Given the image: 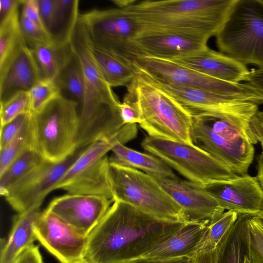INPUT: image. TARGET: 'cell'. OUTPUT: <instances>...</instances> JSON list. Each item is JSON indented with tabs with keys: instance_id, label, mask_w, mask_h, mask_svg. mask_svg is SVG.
I'll list each match as a JSON object with an SVG mask.
<instances>
[{
	"instance_id": "cell-51",
	"label": "cell",
	"mask_w": 263,
	"mask_h": 263,
	"mask_svg": "<svg viewBox=\"0 0 263 263\" xmlns=\"http://www.w3.org/2000/svg\"><path fill=\"white\" fill-rule=\"evenodd\" d=\"M248 260H248V263H251V262H250V259H249Z\"/></svg>"
},
{
	"instance_id": "cell-20",
	"label": "cell",
	"mask_w": 263,
	"mask_h": 263,
	"mask_svg": "<svg viewBox=\"0 0 263 263\" xmlns=\"http://www.w3.org/2000/svg\"><path fill=\"white\" fill-rule=\"evenodd\" d=\"M174 61L205 75L231 83L245 81L250 70L246 65L208 46Z\"/></svg>"
},
{
	"instance_id": "cell-11",
	"label": "cell",
	"mask_w": 263,
	"mask_h": 263,
	"mask_svg": "<svg viewBox=\"0 0 263 263\" xmlns=\"http://www.w3.org/2000/svg\"><path fill=\"white\" fill-rule=\"evenodd\" d=\"M133 66L137 71L157 82L242 99L258 105L263 104V96L247 83L218 80L173 61L141 55L136 58Z\"/></svg>"
},
{
	"instance_id": "cell-24",
	"label": "cell",
	"mask_w": 263,
	"mask_h": 263,
	"mask_svg": "<svg viewBox=\"0 0 263 263\" xmlns=\"http://www.w3.org/2000/svg\"><path fill=\"white\" fill-rule=\"evenodd\" d=\"M41 212L36 208L18 214L13 220L12 229L1 250L0 263H14L26 250L37 240L34 225Z\"/></svg>"
},
{
	"instance_id": "cell-33",
	"label": "cell",
	"mask_w": 263,
	"mask_h": 263,
	"mask_svg": "<svg viewBox=\"0 0 263 263\" xmlns=\"http://www.w3.org/2000/svg\"><path fill=\"white\" fill-rule=\"evenodd\" d=\"M0 104L1 126L21 115L32 112L28 91H20Z\"/></svg>"
},
{
	"instance_id": "cell-9",
	"label": "cell",
	"mask_w": 263,
	"mask_h": 263,
	"mask_svg": "<svg viewBox=\"0 0 263 263\" xmlns=\"http://www.w3.org/2000/svg\"><path fill=\"white\" fill-rule=\"evenodd\" d=\"M114 201H120L157 219L186 222L181 208L149 175L109 163Z\"/></svg>"
},
{
	"instance_id": "cell-13",
	"label": "cell",
	"mask_w": 263,
	"mask_h": 263,
	"mask_svg": "<svg viewBox=\"0 0 263 263\" xmlns=\"http://www.w3.org/2000/svg\"><path fill=\"white\" fill-rule=\"evenodd\" d=\"M85 147L77 149L62 161H45L37 166L8 189L4 196L7 202L18 214L40 208Z\"/></svg>"
},
{
	"instance_id": "cell-31",
	"label": "cell",
	"mask_w": 263,
	"mask_h": 263,
	"mask_svg": "<svg viewBox=\"0 0 263 263\" xmlns=\"http://www.w3.org/2000/svg\"><path fill=\"white\" fill-rule=\"evenodd\" d=\"M238 214L233 211L223 212L208 226V229L197 253L216 248L236 220Z\"/></svg>"
},
{
	"instance_id": "cell-27",
	"label": "cell",
	"mask_w": 263,
	"mask_h": 263,
	"mask_svg": "<svg viewBox=\"0 0 263 263\" xmlns=\"http://www.w3.org/2000/svg\"><path fill=\"white\" fill-rule=\"evenodd\" d=\"M19 9L0 20V71L27 45L20 22Z\"/></svg>"
},
{
	"instance_id": "cell-7",
	"label": "cell",
	"mask_w": 263,
	"mask_h": 263,
	"mask_svg": "<svg viewBox=\"0 0 263 263\" xmlns=\"http://www.w3.org/2000/svg\"><path fill=\"white\" fill-rule=\"evenodd\" d=\"M137 124H126L113 136L97 141L81 153L71 165L54 190L68 194L94 195L113 199L107 154L118 143L125 144L135 138Z\"/></svg>"
},
{
	"instance_id": "cell-30",
	"label": "cell",
	"mask_w": 263,
	"mask_h": 263,
	"mask_svg": "<svg viewBox=\"0 0 263 263\" xmlns=\"http://www.w3.org/2000/svg\"><path fill=\"white\" fill-rule=\"evenodd\" d=\"M57 82L62 92L63 90L66 91L81 105L84 97V79L81 64L73 51Z\"/></svg>"
},
{
	"instance_id": "cell-38",
	"label": "cell",
	"mask_w": 263,
	"mask_h": 263,
	"mask_svg": "<svg viewBox=\"0 0 263 263\" xmlns=\"http://www.w3.org/2000/svg\"><path fill=\"white\" fill-rule=\"evenodd\" d=\"M120 115L124 124H137L142 122L140 111L132 102L123 99L119 105Z\"/></svg>"
},
{
	"instance_id": "cell-14",
	"label": "cell",
	"mask_w": 263,
	"mask_h": 263,
	"mask_svg": "<svg viewBox=\"0 0 263 263\" xmlns=\"http://www.w3.org/2000/svg\"><path fill=\"white\" fill-rule=\"evenodd\" d=\"M138 72L172 96L192 117L206 114H226L251 120L258 111L259 105L247 100L157 82Z\"/></svg>"
},
{
	"instance_id": "cell-32",
	"label": "cell",
	"mask_w": 263,
	"mask_h": 263,
	"mask_svg": "<svg viewBox=\"0 0 263 263\" xmlns=\"http://www.w3.org/2000/svg\"><path fill=\"white\" fill-rule=\"evenodd\" d=\"M31 113L17 135L4 147L0 149V175L27 147L29 146Z\"/></svg>"
},
{
	"instance_id": "cell-45",
	"label": "cell",
	"mask_w": 263,
	"mask_h": 263,
	"mask_svg": "<svg viewBox=\"0 0 263 263\" xmlns=\"http://www.w3.org/2000/svg\"><path fill=\"white\" fill-rule=\"evenodd\" d=\"M218 247L197 253L193 257L194 263H217Z\"/></svg>"
},
{
	"instance_id": "cell-47",
	"label": "cell",
	"mask_w": 263,
	"mask_h": 263,
	"mask_svg": "<svg viewBox=\"0 0 263 263\" xmlns=\"http://www.w3.org/2000/svg\"><path fill=\"white\" fill-rule=\"evenodd\" d=\"M256 177L263 190V152L261 153L258 159Z\"/></svg>"
},
{
	"instance_id": "cell-28",
	"label": "cell",
	"mask_w": 263,
	"mask_h": 263,
	"mask_svg": "<svg viewBox=\"0 0 263 263\" xmlns=\"http://www.w3.org/2000/svg\"><path fill=\"white\" fill-rule=\"evenodd\" d=\"M91 49L101 73L111 87L125 86L127 88L130 84L136 74L132 66L95 47L91 42Z\"/></svg>"
},
{
	"instance_id": "cell-12",
	"label": "cell",
	"mask_w": 263,
	"mask_h": 263,
	"mask_svg": "<svg viewBox=\"0 0 263 263\" xmlns=\"http://www.w3.org/2000/svg\"><path fill=\"white\" fill-rule=\"evenodd\" d=\"M78 17L93 46L132 66L140 56L133 43L140 29L123 8L94 9L80 13Z\"/></svg>"
},
{
	"instance_id": "cell-23",
	"label": "cell",
	"mask_w": 263,
	"mask_h": 263,
	"mask_svg": "<svg viewBox=\"0 0 263 263\" xmlns=\"http://www.w3.org/2000/svg\"><path fill=\"white\" fill-rule=\"evenodd\" d=\"M50 44L29 47L40 71L42 79L56 82L72 55L68 28L66 33L54 36Z\"/></svg>"
},
{
	"instance_id": "cell-36",
	"label": "cell",
	"mask_w": 263,
	"mask_h": 263,
	"mask_svg": "<svg viewBox=\"0 0 263 263\" xmlns=\"http://www.w3.org/2000/svg\"><path fill=\"white\" fill-rule=\"evenodd\" d=\"M20 22L22 34L28 46L48 44L54 41L55 37L52 34L21 13Z\"/></svg>"
},
{
	"instance_id": "cell-41",
	"label": "cell",
	"mask_w": 263,
	"mask_h": 263,
	"mask_svg": "<svg viewBox=\"0 0 263 263\" xmlns=\"http://www.w3.org/2000/svg\"><path fill=\"white\" fill-rule=\"evenodd\" d=\"M54 1V29L60 27L64 21L69 11H71L74 3L73 0Z\"/></svg>"
},
{
	"instance_id": "cell-48",
	"label": "cell",
	"mask_w": 263,
	"mask_h": 263,
	"mask_svg": "<svg viewBox=\"0 0 263 263\" xmlns=\"http://www.w3.org/2000/svg\"><path fill=\"white\" fill-rule=\"evenodd\" d=\"M257 116L263 126V110L261 111H258L257 113Z\"/></svg>"
},
{
	"instance_id": "cell-17",
	"label": "cell",
	"mask_w": 263,
	"mask_h": 263,
	"mask_svg": "<svg viewBox=\"0 0 263 263\" xmlns=\"http://www.w3.org/2000/svg\"><path fill=\"white\" fill-rule=\"evenodd\" d=\"M149 175L181 208L186 222L210 224L224 211L217 201L199 185L178 177Z\"/></svg>"
},
{
	"instance_id": "cell-50",
	"label": "cell",
	"mask_w": 263,
	"mask_h": 263,
	"mask_svg": "<svg viewBox=\"0 0 263 263\" xmlns=\"http://www.w3.org/2000/svg\"><path fill=\"white\" fill-rule=\"evenodd\" d=\"M261 215L263 218V209H262V212H261Z\"/></svg>"
},
{
	"instance_id": "cell-49",
	"label": "cell",
	"mask_w": 263,
	"mask_h": 263,
	"mask_svg": "<svg viewBox=\"0 0 263 263\" xmlns=\"http://www.w3.org/2000/svg\"><path fill=\"white\" fill-rule=\"evenodd\" d=\"M74 263H89V262L85 258H84L80 261L76 262Z\"/></svg>"
},
{
	"instance_id": "cell-42",
	"label": "cell",
	"mask_w": 263,
	"mask_h": 263,
	"mask_svg": "<svg viewBox=\"0 0 263 263\" xmlns=\"http://www.w3.org/2000/svg\"><path fill=\"white\" fill-rule=\"evenodd\" d=\"M245 81L263 96V67L249 71Z\"/></svg>"
},
{
	"instance_id": "cell-29",
	"label": "cell",
	"mask_w": 263,
	"mask_h": 263,
	"mask_svg": "<svg viewBox=\"0 0 263 263\" xmlns=\"http://www.w3.org/2000/svg\"><path fill=\"white\" fill-rule=\"evenodd\" d=\"M45 160L30 146L27 147L0 175V194L8 189Z\"/></svg>"
},
{
	"instance_id": "cell-15",
	"label": "cell",
	"mask_w": 263,
	"mask_h": 263,
	"mask_svg": "<svg viewBox=\"0 0 263 263\" xmlns=\"http://www.w3.org/2000/svg\"><path fill=\"white\" fill-rule=\"evenodd\" d=\"M34 232L37 240L61 263H74L85 258L88 237L46 210L40 213Z\"/></svg>"
},
{
	"instance_id": "cell-44",
	"label": "cell",
	"mask_w": 263,
	"mask_h": 263,
	"mask_svg": "<svg viewBox=\"0 0 263 263\" xmlns=\"http://www.w3.org/2000/svg\"><path fill=\"white\" fill-rule=\"evenodd\" d=\"M124 263H194L193 257H182L168 259L139 258Z\"/></svg>"
},
{
	"instance_id": "cell-26",
	"label": "cell",
	"mask_w": 263,
	"mask_h": 263,
	"mask_svg": "<svg viewBox=\"0 0 263 263\" xmlns=\"http://www.w3.org/2000/svg\"><path fill=\"white\" fill-rule=\"evenodd\" d=\"M109 163L134 168L149 175L177 177L163 161L151 154L143 153L118 143L112 148Z\"/></svg>"
},
{
	"instance_id": "cell-19",
	"label": "cell",
	"mask_w": 263,
	"mask_h": 263,
	"mask_svg": "<svg viewBox=\"0 0 263 263\" xmlns=\"http://www.w3.org/2000/svg\"><path fill=\"white\" fill-rule=\"evenodd\" d=\"M208 41L185 34L156 32L140 34L133 43L140 56L173 61L203 49Z\"/></svg>"
},
{
	"instance_id": "cell-35",
	"label": "cell",
	"mask_w": 263,
	"mask_h": 263,
	"mask_svg": "<svg viewBox=\"0 0 263 263\" xmlns=\"http://www.w3.org/2000/svg\"><path fill=\"white\" fill-rule=\"evenodd\" d=\"M249 259L251 263H263V218L251 214L249 220Z\"/></svg>"
},
{
	"instance_id": "cell-39",
	"label": "cell",
	"mask_w": 263,
	"mask_h": 263,
	"mask_svg": "<svg viewBox=\"0 0 263 263\" xmlns=\"http://www.w3.org/2000/svg\"><path fill=\"white\" fill-rule=\"evenodd\" d=\"M42 21L47 31L53 35L54 22V1L39 0Z\"/></svg>"
},
{
	"instance_id": "cell-16",
	"label": "cell",
	"mask_w": 263,
	"mask_h": 263,
	"mask_svg": "<svg viewBox=\"0 0 263 263\" xmlns=\"http://www.w3.org/2000/svg\"><path fill=\"white\" fill-rule=\"evenodd\" d=\"M113 202L103 196L67 193L53 199L45 210L88 237Z\"/></svg>"
},
{
	"instance_id": "cell-10",
	"label": "cell",
	"mask_w": 263,
	"mask_h": 263,
	"mask_svg": "<svg viewBox=\"0 0 263 263\" xmlns=\"http://www.w3.org/2000/svg\"><path fill=\"white\" fill-rule=\"evenodd\" d=\"M142 148L163 161L187 181L203 186L238 176L225 164L194 144L146 136Z\"/></svg>"
},
{
	"instance_id": "cell-34",
	"label": "cell",
	"mask_w": 263,
	"mask_h": 263,
	"mask_svg": "<svg viewBox=\"0 0 263 263\" xmlns=\"http://www.w3.org/2000/svg\"><path fill=\"white\" fill-rule=\"evenodd\" d=\"M32 112L36 111L62 93L55 80L42 79L28 91Z\"/></svg>"
},
{
	"instance_id": "cell-3",
	"label": "cell",
	"mask_w": 263,
	"mask_h": 263,
	"mask_svg": "<svg viewBox=\"0 0 263 263\" xmlns=\"http://www.w3.org/2000/svg\"><path fill=\"white\" fill-rule=\"evenodd\" d=\"M235 1H130L120 8L136 21L140 34L166 32L209 40L218 32Z\"/></svg>"
},
{
	"instance_id": "cell-4",
	"label": "cell",
	"mask_w": 263,
	"mask_h": 263,
	"mask_svg": "<svg viewBox=\"0 0 263 263\" xmlns=\"http://www.w3.org/2000/svg\"><path fill=\"white\" fill-rule=\"evenodd\" d=\"M193 117L194 144L225 164L238 175L247 173L254 155L252 121L226 114Z\"/></svg>"
},
{
	"instance_id": "cell-6",
	"label": "cell",
	"mask_w": 263,
	"mask_h": 263,
	"mask_svg": "<svg viewBox=\"0 0 263 263\" xmlns=\"http://www.w3.org/2000/svg\"><path fill=\"white\" fill-rule=\"evenodd\" d=\"M78 104L62 93L31 113L29 146L45 161H62L78 149Z\"/></svg>"
},
{
	"instance_id": "cell-43",
	"label": "cell",
	"mask_w": 263,
	"mask_h": 263,
	"mask_svg": "<svg viewBox=\"0 0 263 263\" xmlns=\"http://www.w3.org/2000/svg\"><path fill=\"white\" fill-rule=\"evenodd\" d=\"M14 263H43L39 248L32 245L22 253Z\"/></svg>"
},
{
	"instance_id": "cell-2",
	"label": "cell",
	"mask_w": 263,
	"mask_h": 263,
	"mask_svg": "<svg viewBox=\"0 0 263 263\" xmlns=\"http://www.w3.org/2000/svg\"><path fill=\"white\" fill-rule=\"evenodd\" d=\"M78 16L72 20L68 31L71 47L80 62L84 79L78 149L110 138L124 125L119 112L120 102L93 57L90 39Z\"/></svg>"
},
{
	"instance_id": "cell-18",
	"label": "cell",
	"mask_w": 263,
	"mask_h": 263,
	"mask_svg": "<svg viewBox=\"0 0 263 263\" xmlns=\"http://www.w3.org/2000/svg\"><path fill=\"white\" fill-rule=\"evenodd\" d=\"M224 210L238 214H261L263 190L256 177L248 174L203 186Z\"/></svg>"
},
{
	"instance_id": "cell-1",
	"label": "cell",
	"mask_w": 263,
	"mask_h": 263,
	"mask_svg": "<svg viewBox=\"0 0 263 263\" xmlns=\"http://www.w3.org/2000/svg\"><path fill=\"white\" fill-rule=\"evenodd\" d=\"M185 222L160 220L115 200L88 236L89 263H124L143 257Z\"/></svg>"
},
{
	"instance_id": "cell-46",
	"label": "cell",
	"mask_w": 263,
	"mask_h": 263,
	"mask_svg": "<svg viewBox=\"0 0 263 263\" xmlns=\"http://www.w3.org/2000/svg\"><path fill=\"white\" fill-rule=\"evenodd\" d=\"M22 2L23 0H0V20L19 9Z\"/></svg>"
},
{
	"instance_id": "cell-22",
	"label": "cell",
	"mask_w": 263,
	"mask_h": 263,
	"mask_svg": "<svg viewBox=\"0 0 263 263\" xmlns=\"http://www.w3.org/2000/svg\"><path fill=\"white\" fill-rule=\"evenodd\" d=\"M209 224L206 222H185L170 238L154 248L143 257L155 259L193 257L203 240Z\"/></svg>"
},
{
	"instance_id": "cell-25",
	"label": "cell",
	"mask_w": 263,
	"mask_h": 263,
	"mask_svg": "<svg viewBox=\"0 0 263 263\" xmlns=\"http://www.w3.org/2000/svg\"><path fill=\"white\" fill-rule=\"evenodd\" d=\"M251 214H238L218 245L217 263H248Z\"/></svg>"
},
{
	"instance_id": "cell-5",
	"label": "cell",
	"mask_w": 263,
	"mask_h": 263,
	"mask_svg": "<svg viewBox=\"0 0 263 263\" xmlns=\"http://www.w3.org/2000/svg\"><path fill=\"white\" fill-rule=\"evenodd\" d=\"M135 71L124 99L140 111V127L148 136L193 144L190 113L167 92Z\"/></svg>"
},
{
	"instance_id": "cell-37",
	"label": "cell",
	"mask_w": 263,
	"mask_h": 263,
	"mask_svg": "<svg viewBox=\"0 0 263 263\" xmlns=\"http://www.w3.org/2000/svg\"><path fill=\"white\" fill-rule=\"evenodd\" d=\"M29 114L21 115L9 123L1 126L0 149L4 147L17 135Z\"/></svg>"
},
{
	"instance_id": "cell-40",
	"label": "cell",
	"mask_w": 263,
	"mask_h": 263,
	"mask_svg": "<svg viewBox=\"0 0 263 263\" xmlns=\"http://www.w3.org/2000/svg\"><path fill=\"white\" fill-rule=\"evenodd\" d=\"M21 7V13L46 29L40 15L39 0H23Z\"/></svg>"
},
{
	"instance_id": "cell-8",
	"label": "cell",
	"mask_w": 263,
	"mask_h": 263,
	"mask_svg": "<svg viewBox=\"0 0 263 263\" xmlns=\"http://www.w3.org/2000/svg\"><path fill=\"white\" fill-rule=\"evenodd\" d=\"M216 41L221 53L263 67V1L235 0Z\"/></svg>"
},
{
	"instance_id": "cell-21",
	"label": "cell",
	"mask_w": 263,
	"mask_h": 263,
	"mask_svg": "<svg viewBox=\"0 0 263 263\" xmlns=\"http://www.w3.org/2000/svg\"><path fill=\"white\" fill-rule=\"evenodd\" d=\"M42 77L30 47L26 45L0 71V102L22 91H29Z\"/></svg>"
}]
</instances>
